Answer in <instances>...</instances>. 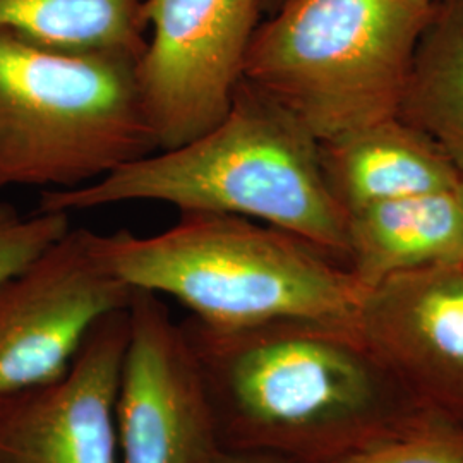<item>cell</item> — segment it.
Masks as SVG:
<instances>
[{"instance_id": "6da1fadb", "label": "cell", "mask_w": 463, "mask_h": 463, "mask_svg": "<svg viewBox=\"0 0 463 463\" xmlns=\"http://www.w3.org/2000/svg\"><path fill=\"white\" fill-rule=\"evenodd\" d=\"M181 325L222 449L333 463L400 439H438L350 326Z\"/></svg>"}, {"instance_id": "7a4b0ae2", "label": "cell", "mask_w": 463, "mask_h": 463, "mask_svg": "<svg viewBox=\"0 0 463 463\" xmlns=\"http://www.w3.org/2000/svg\"><path fill=\"white\" fill-rule=\"evenodd\" d=\"M124 203L242 216L288 232L347 266V213L326 179L321 143L244 81L225 116L206 131L97 183L42 193L38 208L74 215Z\"/></svg>"}, {"instance_id": "3957f363", "label": "cell", "mask_w": 463, "mask_h": 463, "mask_svg": "<svg viewBox=\"0 0 463 463\" xmlns=\"http://www.w3.org/2000/svg\"><path fill=\"white\" fill-rule=\"evenodd\" d=\"M133 290L175 298L213 328L306 319L354 328L364 287L347 266L288 232L242 216L181 213L165 231L93 232Z\"/></svg>"}, {"instance_id": "277c9868", "label": "cell", "mask_w": 463, "mask_h": 463, "mask_svg": "<svg viewBox=\"0 0 463 463\" xmlns=\"http://www.w3.org/2000/svg\"><path fill=\"white\" fill-rule=\"evenodd\" d=\"M156 149L134 61L0 30V191H72Z\"/></svg>"}, {"instance_id": "5b68a950", "label": "cell", "mask_w": 463, "mask_h": 463, "mask_svg": "<svg viewBox=\"0 0 463 463\" xmlns=\"http://www.w3.org/2000/svg\"><path fill=\"white\" fill-rule=\"evenodd\" d=\"M434 0H287L261 19L242 81L330 143L398 116Z\"/></svg>"}, {"instance_id": "8992f818", "label": "cell", "mask_w": 463, "mask_h": 463, "mask_svg": "<svg viewBox=\"0 0 463 463\" xmlns=\"http://www.w3.org/2000/svg\"><path fill=\"white\" fill-rule=\"evenodd\" d=\"M261 19V0L146 2L136 78L158 149L183 145L225 116Z\"/></svg>"}, {"instance_id": "52a82bcc", "label": "cell", "mask_w": 463, "mask_h": 463, "mask_svg": "<svg viewBox=\"0 0 463 463\" xmlns=\"http://www.w3.org/2000/svg\"><path fill=\"white\" fill-rule=\"evenodd\" d=\"M354 331L438 438L463 449V263L365 288Z\"/></svg>"}, {"instance_id": "ba28073f", "label": "cell", "mask_w": 463, "mask_h": 463, "mask_svg": "<svg viewBox=\"0 0 463 463\" xmlns=\"http://www.w3.org/2000/svg\"><path fill=\"white\" fill-rule=\"evenodd\" d=\"M133 292L99 260L93 232L72 227L0 288V397L62 376Z\"/></svg>"}, {"instance_id": "9c48e42d", "label": "cell", "mask_w": 463, "mask_h": 463, "mask_svg": "<svg viewBox=\"0 0 463 463\" xmlns=\"http://www.w3.org/2000/svg\"><path fill=\"white\" fill-rule=\"evenodd\" d=\"M116 419L120 463H212L222 449L183 325L146 290L129 304Z\"/></svg>"}, {"instance_id": "30bf717a", "label": "cell", "mask_w": 463, "mask_h": 463, "mask_svg": "<svg viewBox=\"0 0 463 463\" xmlns=\"http://www.w3.org/2000/svg\"><path fill=\"white\" fill-rule=\"evenodd\" d=\"M129 307L105 316L66 373L0 397V463H120L117 395Z\"/></svg>"}, {"instance_id": "8fae6325", "label": "cell", "mask_w": 463, "mask_h": 463, "mask_svg": "<svg viewBox=\"0 0 463 463\" xmlns=\"http://www.w3.org/2000/svg\"><path fill=\"white\" fill-rule=\"evenodd\" d=\"M321 158L347 215L378 203L457 191L463 184L445 151L398 116L321 143Z\"/></svg>"}, {"instance_id": "7c38bea8", "label": "cell", "mask_w": 463, "mask_h": 463, "mask_svg": "<svg viewBox=\"0 0 463 463\" xmlns=\"http://www.w3.org/2000/svg\"><path fill=\"white\" fill-rule=\"evenodd\" d=\"M347 239V268L364 288L417 268L463 263L460 189L350 212Z\"/></svg>"}, {"instance_id": "4fadbf2b", "label": "cell", "mask_w": 463, "mask_h": 463, "mask_svg": "<svg viewBox=\"0 0 463 463\" xmlns=\"http://www.w3.org/2000/svg\"><path fill=\"white\" fill-rule=\"evenodd\" d=\"M398 117L430 136L463 177V0H434Z\"/></svg>"}, {"instance_id": "5bb4252c", "label": "cell", "mask_w": 463, "mask_h": 463, "mask_svg": "<svg viewBox=\"0 0 463 463\" xmlns=\"http://www.w3.org/2000/svg\"><path fill=\"white\" fill-rule=\"evenodd\" d=\"M148 0H0V30L69 52L137 62L146 43Z\"/></svg>"}, {"instance_id": "9a60e30c", "label": "cell", "mask_w": 463, "mask_h": 463, "mask_svg": "<svg viewBox=\"0 0 463 463\" xmlns=\"http://www.w3.org/2000/svg\"><path fill=\"white\" fill-rule=\"evenodd\" d=\"M71 218L40 208L23 215L16 206L0 203V288L62 239L72 229Z\"/></svg>"}, {"instance_id": "2e32d148", "label": "cell", "mask_w": 463, "mask_h": 463, "mask_svg": "<svg viewBox=\"0 0 463 463\" xmlns=\"http://www.w3.org/2000/svg\"><path fill=\"white\" fill-rule=\"evenodd\" d=\"M333 463H463V449L441 439H400Z\"/></svg>"}, {"instance_id": "e0dca14e", "label": "cell", "mask_w": 463, "mask_h": 463, "mask_svg": "<svg viewBox=\"0 0 463 463\" xmlns=\"http://www.w3.org/2000/svg\"><path fill=\"white\" fill-rule=\"evenodd\" d=\"M212 463H288L277 457L261 455V453H248V451H231L220 449Z\"/></svg>"}, {"instance_id": "ac0fdd59", "label": "cell", "mask_w": 463, "mask_h": 463, "mask_svg": "<svg viewBox=\"0 0 463 463\" xmlns=\"http://www.w3.org/2000/svg\"><path fill=\"white\" fill-rule=\"evenodd\" d=\"M285 2H287V0H261V13H263V17L269 16L271 13H275Z\"/></svg>"}, {"instance_id": "d6986e66", "label": "cell", "mask_w": 463, "mask_h": 463, "mask_svg": "<svg viewBox=\"0 0 463 463\" xmlns=\"http://www.w3.org/2000/svg\"><path fill=\"white\" fill-rule=\"evenodd\" d=\"M460 198H462L463 201V184L460 185Z\"/></svg>"}]
</instances>
